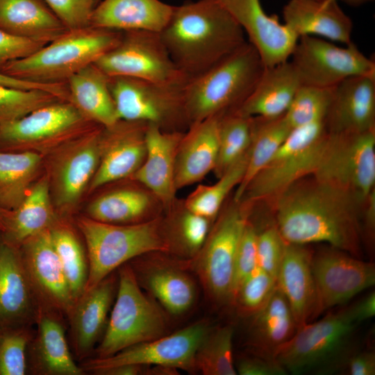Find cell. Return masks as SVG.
<instances>
[{
  "instance_id": "1",
  "label": "cell",
  "mask_w": 375,
  "mask_h": 375,
  "mask_svg": "<svg viewBox=\"0 0 375 375\" xmlns=\"http://www.w3.org/2000/svg\"><path fill=\"white\" fill-rule=\"evenodd\" d=\"M301 179L275 199L276 224L288 243L324 242L358 257V204L352 195L314 178Z\"/></svg>"
},
{
  "instance_id": "2",
  "label": "cell",
  "mask_w": 375,
  "mask_h": 375,
  "mask_svg": "<svg viewBox=\"0 0 375 375\" xmlns=\"http://www.w3.org/2000/svg\"><path fill=\"white\" fill-rule=\"evenodd\" d=\"M160 35L173 62L188 79L247 42L242 28L219 0L188 1L174 6Z\"/></svg>"
},
{
  "instance_id": "3",
  "label": "cell",
  "mask_w": 375,
  "mask_h": 375,
  "mask_svg": "<svg viewBox=\"0 0 375 375\" xmlns=\"http://www.w3.org/2000/svg\"><path fill=\"white\" fill-rule=\"evenodd\" d=\"M358 323L350 306L326 314L297 328L273 357L292 374L341 372L357 351Z\"/></svg>"
},
{
  "instance_id": "4",
  "label": "cell",
  "mask_w": 375,
  "mask_h": 375,
  "mask_svg": "<svg viewBox=\"0 0 375 375\" xmlns=\"http://www.w3.org/2000/svg\"><path fill=\"white\" fill-rule=\"evenodd\" d=\"M264 65L247 42L183 87L190 125L238 108L258 83Z\"/></svg>"
},
{
  "instance_id": "5",
  "label": "cell",
  "mask_w": 375,
  "mask_h": 375,
  "mask_svg": "<svg viewBox=\"0 0 375 375\" xmlns=\"http://www.w3.org/2000/svg\"><path fill=\"white\" fill-rule=\"evenodd\" d=\"M122 32L88 26L68 30L33 54L8 62L0 72L40 83H62L94 63L120 41Z\"/></svg>"
},
{
  "instance_id": "6",
  "label": "cell",
  "mask_w": 375,
  "mask_h": 375,
  "mask_svg": "<svg viewBox=\"0 0 375 375\" xmlns=\"http://www.w3.org/2000/svg\"><path fill=\"white\" fill-rule=\"evenodd\" d=\"M76 224L85 242L89 264L84 291L138 256L169 252L162 216L135 224H108L83 217Z\"/></svg>"
},
{
  "instance_id": "7",
  "label": "cell",
  "mask_w": 375,
  "mask_h": 375,
  "mask_svg": "<svg viewBox=\"0 0 375 375\" xmlns=\"http://www.w3.org/2000/svg\"><path fill=\"white\" fill-rule=\"evenodd\" d=\"M117 270L115 301L102 338L94 350L96 358L108 357L128 347L160 338L167 329L161 308L143 292L129 263Z\"/></svg>"
},
{
  "instance_id": "8",
  "label": "cell",
  "mask_w": 375,
  "mask_h": 375,
  "mask_svg": "<svg viewBox=\"0 0 375 375\" xmlns=\"http://www.w3.org/2000/svg\"><path fill=\"white\" fill-rule=\"evenodd\" d=\"M324 121L293 128L268 163L247 186L239 202L275 199L298 181L313 174L324 150Z\"/></svg>"
},
{
  "instance_id": "9",
  "label": "cell",
  "mask_w": 375,
  "mask_h": 375,
  "mask_svg": "<svg viewBox=\"0 0 375 375\" xmlns=\"http://www.w3.org/2000/svg\"><path fill=\"white\" fill-rule=\"evenodd\" d=\"M249 205L233 200L220 210L197 254L183 266L191 269L213 301L230 303L234 262L244 229L249 221Z\"/></svg>"
},
{
  "instance_id": "10",
  "label": "cell",
  "mask_w": 375,
  "mask_h": 375,
  "mask_svg": "<svg viewBox=\"0 0 375 375\" xmlns=\"http://www.w3.org/2000/svg\"><path fill=\"white\" fill-rule=\"evenodd\" d=\"M312 176L365 203L375 185V128L362 133L327 131Z\"/></svg>"
},
{
  "instance_id": "11",
  "label": "cell",
  "mask_w": 375,
  "mask_h": 375,
  "mask_svg": "<svg viewBox=\"0 0 375 375\" xmlns=\"http://www.w3.org/2000/svg\"><path fill=\"white\" fill-rule=\"evenodd\" d=\"M185 84L109 77L119 120L141 122L167 131L185 132L190 126L185 108Z\"/></svg>"
},
{
  "instance_id": "12",
  "label": "cell",
  "mask_w": 375,
  "mask_h": 375,
  "mask_svg": "<svg viewBox=\"0 0 375 375\" xmlns=\"http://www.w3.org/2000/svg\"><path fill=\"white\" fill-rule=\"evenodd\" d=\"M97 126L70 101L59 100L22 117L0 124V150H42L67 143Z\"/></svg>"
},
{
  "instance_id": "13",
  "label": "cell",
  "mask_w": 375,
  "mask_h": 375,
  "mask_svg": "<svg viewBox=\"0 0 375 375\" xmlns=\"http://www.w3.org/2000/svg\"><path fill=\"white\" fill-rule=\"evenodd\" d=\"M108 77L126 76L169 84H185L160 33L123 31L119 43L95 62Z\"/></svg>"
},
{
  "instance_id": "14",
  "label": "cell",
  "mask_w": 375,
  "mask_h": 375,
  "mask_svg": "<svg viewBox=\"0 0 375 375\" xmlns=\"http://www.w3.org/2000/svg\"><path fill=\"white\" fill-rule=\"evenodd\" d=\"M289 60L302 85L333 88L346 78L375 75V62L351 42L340 47L310 35L299 37Z\"/></svg>"
},
{
  "instance_id": "15",
  "label": "cell",
  "mask_w": 375,
  "mask_h": 375,
  "mask_svg": "<svg viewBox=\"0 0 375 375\" xmlns=\"http://www.w3.org/2000/svg\"><path fill=\"white\" fill-rule=\"evenodd\" d=\"M209 331L203 322H198L170 335L128 347L108 357H90L79 366L85 373L92 374L126 364L164 365L195 372V353Z\"/></svg>"
},
{
  "instance_id": "16",
  "label": "cell",
  "mask_w": 375,
  "mask_h": 375,
  "mask_svg": "<svg viewBox=\"0 0 375 375\" xmlns=\"http://www.w3.org/2000/svg\"><path fill=\"white\" fill-rule=\"evenodd\" d=\"M311 267L316 290L313 320L375 283L374 263L331 247L312 253Z\"/></svg>"
},
{
  "instance_id": "17",
  "label": "cell",
  "mask_w": 375,
  "mask_h": 375,
  "mask_svg": "<svg viewBox=\"0 0 375 375\" xmlns=\"http://www.w3.org/2000/svg\"><path fill=\"white\" fill-rule=\"evenodd\" d=\"M19 249L39 310L55 311L66 318L75 301L49 228L25 240Z\"/></svg>"
},
{
  "instance_id": "18",
  "label": "cell",
  "mask_w": 375,
  "mask_h": 375,
  "mask_svg": "<svg viewBox=\"0 0 375 375\" xmlns=\"http://www.w3.org/2000/svg\"><path fill=\"white\" fill-rule=\"evenodd\" d=\"M240 26L264 67L290 59L299 38L275 15H268L260 0H219Z\"/></svg>"
},
{
  "instance_id": "19",
  "label": "cell",
  "mask_w": 375,
  "mask_h": 375,
  "mask_svg": "<svg viewBox=\"0 0 375 375\" xmlns=\"http://www.w3.org/2000/svg\"><path fill=\"white\" fill-rule=\"evenodd\" d=\"M147 125L141 122L119 120L110 127L103 128L100 160L90 182V191L131 177L138 170L147 154Z\"/></svg>"
},
{
  "instance_id": "20",
  "label": "cell",
  "mask_w": 375,
  "mask_h": 375,
  "mask_svg": "<svg viewBox=\"0 0 375 375\" xmlns=\"http://www.w3.org/2000/svg\"><path fill=\"white\" fill-rule=\"evenodd\" d=\"M153 253V252H152ZM150 253L128 262L142 288L172 315L188 311L196 299L194 281L182 260L174 261Z\"/></svg>"
},
{
  "instance_id": "21",
  "label": "cell",
  "mask_w": 375,
  "mask_h": 375,
  "mask_svg": "<svg viewBox=\"0 0 375 375\" xmlns=\"http://www.w3.org/2000/svg\"><path fill=\"white\" fill-rule=\"evenodd\" d=\"M115 272L84 291L66 316L72 352L78 362L91 357L104 333L117 289L118 275Z\"/></svg>"
},
{
  "instance_id": "22",
  "label": "cell",
  "mask_w": 375,
  "mask_h": 375,
  "mask_svg": "<svg viewBox=\"0 0 375 375\" xmlns=\"http://www.w3.org/2000/svg\"><path fill=\"white\" fill-rule=\"evenodd\" d=\"M103 128L97 126L67 142V148L58 159L53 174L54 191L58 206L62 209L69 208L78 200L97 171Z\"/></svg>"
},
{
  "instance_id": "23",
  "label": "cell",
  "mask_w": 375,
  "mask_h": 375,
  "mask_svg": "<svg viewBox=\"0 0 375 375\" xmlns=\"http://www.w3.org/2000/svg\"><path fill=\"white\" fill-rule=\"evenodd\" d=\"M65 317L39 310L36 329L27 350L28 374L83 375L71 353L66 336Z\"/></svg>"
},
{
  "instance_id": "24",
  "label": "cell",
  "mask_w": 375,
  "mask_h": 375,
  "mask_svg": "<svg viewBox=\"0 0 375 375\" xmlns=\"http://www.w3.org/2000/svg\"><path fill=\"white\" fill-rule=\"evenodd\" d=\"M183 133L164 131L148 124L145 132L146 157L142 165L131 176L156 195L165 212L176 201V158Z\"/></svg>"
},
{
  "instance_id": "25",
  "label": "cell",
  "mask_w": 375,
  "mask_h": 375,
  "mask_svg": "<svg viewBox=\"0 0 375 375\" xmlns=\"http://www.w3.org/2000/svg\"><path fill=\"white\" fill-rule=\"evenodd\" d=\"M324 123L331 133L374 129L375 75L349 77L335 85Z\"/></svg>"
},
{
  "instance_id": "26",
  "label": "cell",
  "mask_w": 375,
  "mask_h": 375,
  "mask_svg": "<svg viewBox=\"0 0 375 375\" xmlns=\"http://www.w3.org/2000/svg\"><path fill=\"white\" fill-rule=\"evenodd\" d=\"M38 310L19 247L0 239V328L34 326Z\"/></svg>"
},
{
  "instance_id": "27",
  "label": "cell",
  "mask_w": 375,
  "mask_h": 375,
  "mask_svg": "<svg viewBox=\"0 0 375 375\" xmlns=\"http://www.w3.org/2000/svg\"><path fill=\"white\" fill-rule=\"evenodd\" d=\"M282 15L298 38L315 36L344 45L352 42L353 22L338 0H289Z\"/></svg>"
},
{
  "instance_id": "28",
  "label": "cell",
  "mask_w": 375,
  "mask_h": 375,
  "mask_svg": "<svg viewBox=\"0 0 375 375\" xmlns=\"http://www.w3.org/2000/svg\"><path fill=\"white\" fill-rule=\"evenodd\" d=\"M218 116L192 123L184 132L176 158L177 190L201 181L214 170L219 148Z\"/></svg>"
},
{
  "instance_id": "29",
  "label": "cell",
  "mask_w": 375,
  "mask_h": 375,
  "mask_svg": "<svg viewBox=\"0 0 375 375\" xmlns=\"http://www.w3.org/2000/svg\"><path fill=\"white\" fill-rule=\"evenodd\" d=\"M312 256L306 245L286 242L276 276V285L286 298L298 328L313 320L316 290Z\"/></svg>"
},
{
  "instance_id": "30",
  "label": "cell",
  "mask_w": 375,
  "mask_h": 375,
  "mask_svg": "<svg viewBox=\"0 0 375 375\" xmlns=\"http://www.w3.org/2000/svg\"><path fill=\"white\" fill-rule=\"evenodd\" d=\"M174 9V6L160 0H102L93 10L90 26L121 32L160 33Z\"/></svg>"
},
{
  "instance_id": "31",
  "label": "cell",
  "mask_w": 375,
  "mask_h": 375,
  "mask_svg": "<svg viewBox=\"0 0 375 375\" xmlns=\"http://www.w3.org/2000/svg\"><path fill=\"white\" fill-rule=\"evenodd\" d=\"M301 85L289 60L265 67L253 91L234 110L247 117L274 118L281 116L285 113Z\"/></svg>"
},
{
  "instance_id": "32",
  "label": "cell",
  "mask_w": 375,
  "mask_h": 375,
  "mask_svg": "<svg viewBox=\"0 0 375 375\" xmlns=\"http://www.w3.org/2000/svg\"><path fill=\"white\" fill-rule=\"evenodd\" d=\"M165 212L160 200L139 183L109 191L96 199L88 206V217L113 224H135L149 222Z\"/></svg>"
},
{
  "instance_id": "33",
  "label": "cell",
  "mask_w": 375,
  "mask_h": 375,
  "mask_svg": "<svg viewBox=\"0 0 375 375\" xmlns=\"http://www.w3.org/2000/svg\"><path fill=\"white\" fill-rule=\"evenodd\" d=\"M0 29L44 44L68 31L44 0H0Z\"/></svg>"
},
{
  "instance_id": "34",
  "label": "cell",
  "mask_w": 375,
  "mask_h": 375,
  "mask_svg": "<svg viewBox=\"0 0 375 375\" xmlns=\"http://www.w3.org/2000/svg\"><path fill=\"white\" fill-rule=\"evenodd\" d=\"M70 102L90 122L110 127L119 119L109 86V77L94 63L67 81Z\"/></svg>"
},
{
  "instance_id": "35",
  "label": "cell",
  "mask_w": 375,
  "mask_h": 375,
  "mask_svg": "<svg viewBox=\"0 0 375 375\" xmlns=\"http://www.w3.org/2000/svg\"><path fill=\"white\" fill-rule=\"evenodd\" d=\"M58 219L51 206L47 178L31 185L24 199L8 211L0 239L19 247L27 239L51 228Z\"/></svg>"
},
{
  "instance_id": "36",
  "label": "cell",
  "mask_w": 375,
  "mask_h": 375,
  "mask_svg": "<svg viewBox=\"0 0 375 375\" xmlns=\"http://www.w3.org/2000/svg\"><path fill=\"white\" fill-rule=\"evenodd\" d=\"M251 317V345L257 354L262 356L273 357L298 328L289 303L277 285L267 303Z\"/></svg>"
},
{
  "instance_id": "37",
  "label": "cell",
  "mask_w": 375,
  "mask_h": 375,
  "mask_svg": "<svg viewBox=\"0 0 375 375\" xmlns=\"http://www.w3.org/2000/svg\"><path fill=\"white\" fill-rule=\"evenodd\" d=\"M251 142L244 176L233 200L239 202L250 181L268 163L291 131L284 115L274 117H251Z\"/></svg>"
},
{
  "instance_id": "38",
  "label": "cell",
  "mask_w": 375,
  "mask_h": 375,
  "mask_svg": "<svg viewBox=\"0 0 375 375\" xmlns=\"http://www.w3.org/2000/svg\"><path fill=\"white\" fill-rule=\"evenodd\" d=\"M36 151L0 150V208L12 211L26 196L41 163Z\"/></svg>"
},
{
  "instance_id": "39",
  "label": "cell",
  "mask_w": 375,
  "mask_h": 375,
  "mask_svg": "<svg viewBox=\"0 0 375 375\" xmlns=\"http://www.w3.org/2000/svg\"><path fill=\"white\" fill-rule=\"evenodd\" d=\"M163 217L169 253L194 257L203 245L214 222L196 214L184 206L183 201L175 203Z\"/></svg>"
},
{
  "instance_id": "40",
  "label": "cell",
  "mask_w": 375,
  "mask_h": 375,
  "mask_svg": "<svg viewBox=\"0 0 375 375\" xmlns=\"http://www.w3.org/2000/svg\"><path fill=\"white\" fill-rule=\"evenodd\" d=\"M49 230L55 251L76 301L83 293L88 281L87 251L74 230L65 222L58 219Z\"/></svg>"
},
{
  "instance_id": "41",
  "label": "cell",
  "mask_w": 375,
  "mask_h": 375,
  "mask_svg": "<svg viewBox=\"0 0 375 375\" xmlns=\"http://www.w3.org/2000/svg\"><path fill=\"white\" fill-rule=\"evenodd\" d=\"M219 148L215 167L217 178L249 151L251 142V117L235 110L218 116Z\"/></svg>"
},
{
  "instance_id": "42",
  "label": "cell",
  "mask_w": 375,
  "mask_h": 375,
  "mask_svg": "<svg viewBox=\"0 0 375 375\" xmlns=\"http://www.w3.org/2000/svg\"><path fill=\"white\" fill-rule=\"evenodd\" d=\"M248 152L220 176L215 183L198 185L183 201L185 208L214 222L228 195L240 185L244 176Z\"/></svg>"
},
{
  "instance_id": "43",
  "label": "cell",
  "mask_w": 375,
  "mask_h": 375,
  "mask_svg": "<svg viewBox=\"0 0 375 375\" xmlns=\"http://www.w3.org/2000/svg\"><path fill=\"white\" fill-rule=\"evenodd\" d=\"M233 328L224 326L208 333L194 356L195 372L203 375H235Z\"/></svg>"
},
{
  "instance_id": "44",
  "label": "cell",
  "mask_w": 375,
  "mask_h": 375,
  "mask_svg": "<svg viewBox=\"0 0 375 375\" xmlns=\"http://www.w3.org/2000/svg\"><path fill=\"white\" fill-rule=\"evenodd\" d=\"M333 89L301 85L284 114L291 128L324 121Z\"/></svg>"
},
{
  "instance_id": "45",
  "label": "cell",
  "mask_w": 375,
  "mask_h": 375,
  "mask_svg": "<svg viewBox=\"0 0 375 375\" xmlns=\"http://www.w3.org/2000/svg\"><path fill=\"white\" fill-rule=\"evenodd\" d=\"M31 326L0 328V375L28 374L27 350Z\"/></svg>"
},
{
  "instance_id": "46",
  "label": "cell",
  "mask_w": 375,
  "mask_h": 375,
  "mask_svg": "<svg viewBox=\"0 0 375 375\" xmlns=\"http://www.w3.org/2000/svg\"><path fill=\"white\" fill-rule=\"evenodd\" d=\"M59 100L62 99L47 91L25 90L0 85V124L19 119Z\"/></svg>"
},
{
  "instance_id": "47",
  "label": "cell",
  "mask_w": 375,
  "mask_h": 375,
  "mask_svg": "<svg viewBox=\"0 0 375 375\" xmlns=\"http://www.w3.org/2000/svg\"><path fill=\"white\" fill-rule=\"evenodd\" d=\"M276 288V279L258 267L239 287L233 304L240 314L251 317L267 303Z\"/></svg>"
},
{
  "instance_id": "48",
  "label": "cell",
  "mask_w": 375,
  "mask_h": 375,
  "mask_svg": "<svg viewBox=\"0 0 375 375\" xmlns=\"http://www.w3.org/2000/svg\"><path fill=\"white\" fill-rule=\"evenodd\" d=\"M257 234L256 228L249 220L241 237L234 262L230 301L232 304L239 287L258 267Z\"/></svg>"
},
{
  "instance_id": "49",
  "label": "cell",
  "mask_w": 375,
  "mask_h": 375,
  "mask_svg": "<svg viewBox=\"0 0 375 375\" xmlns=\"http://www.w3.org/2000/svg\"><path fill=\"white\" fill-rule=\"evenodd\" d=\"M286 242L276 226L267 227L257 234L258 267L276 279Z\"/></svg>"
},
{
  "instance_id": "50",
  "label": "cell",
  "mask_w": 375,
  "mask_h": 375,
  "mask_svg": "<svg viewBox=\"0 0 375 375\" xmlns=\"http://www.w3.org/2000/svg\"><path fill=\"white\" fill-rule=\"evenodd\" d=\"M67 30L90 26L97 0H44Z\"/></svg>"
},
{
  "instance_id": "51",
  "label": "cell",
  "mask_w": 375,
  "mask_h": 375,
  "mask_svg": "<svg viewBox=\"0 0 375 375\" xmlns=\"http://www.w3.org/2000/svg\"><path fill=\"white\" fill-rule=\"evenodd\" d=\"M44 45L0 29V67L8 62L26 58Z\"/></svg>"
},
{
  "instance_id": "52",
  "label": "cell",
  "mask_w": 375,
  "mask_h": 375,
  "mask_svg": "<svg viewBox=\"0 0 375 375\" xmlns=\"http://www.w3.org/2000/svg\"><path fill=\"white\" fill-rule=\"evenodd\" d=\"M240 375H285L284 367L274 358L257 354L240 358L236 365Z\"/></svg>"
},
{
  "instance_id": "53",
  "label": "cell",
  "mask_w": 375,
  "mask_h": 375,
  "mask_svg": "<svg viewBox=\"0 0 375 375\" xmlns=\"http://www.w3.org/2000/svg\"><path fill=\"white\" fill-rule=\"evenodd\" d=\"M0 85L25 90H40L55 94L60 99H65L67 94L65 83H40L7 76L0 72Z\"/></svg>"
},
{
  "instance_id": "54",
  "label": "cell",
  "mask_w": 375,
  "mask_h": 375,
  "mask_svg": "<svg viewBox=\"0 0 375 375\" xmlns=\"http://www.w3.org/2000/svg\"><path fill=\"white\" fill-rule=\"evenodd\" d=\"M341 372L350 375H374L375 353L372 351H356Z\"/></svg>"
},
{
  "instance_id": "55",
  "label": "cell",
  "mask_w": 375,
  "mask_h": 375,
  "mask_svg": "<svg viewBox=\"0 0 375 375\" xmlns=\"http://www.w3.org/2000/svg\"><path fill=\"white\" fill-rule=\"evenodd\" d=\"M353 318L360 324L375 315V292H371L360 301L350 306Z\"/></svg>"
},
{
  "instance_id": "56",
  "label": "cell",
  "mask_w": 375,
  "mask_h": 375,
  "mask_svg": "<svg viewBox=\"0 0 375 375\" xmlns=\"http://www.w3.org/2000/svg\"><path fill=\"white\" fill-rule=\"evenodd\" d=\"M147 365L126 364L120 365L97 371L94 375H139L145 374Z\"/></svg>"
},
{
  "instance_id": "57",
  "label": "cell",
  "mask_w": 375,
  "mask_h": 375,
  "mask_svg": "<svg viewBox=\"0 0 375 375\" xmlns=\"http://www.w3.org/2000/svg\"><path fill=\"white\" fill-rule=\"evenodd\" d=\"M365 203L366 211L365 216V233L370 242H372L375 228V192L373 190L367 197Z\"/></svg>"
},
{
  "instance_id": "58",
  "label": "cell",
  "mask_w": 375,
  "mask_h": 375,
  "mask_svg": "<svg viewBox=\"0 0 375 375\" xmlns=\"http://www.w3.org/2000/svg\"><path fill=\"white\" fill-rule=\"evenodd\" d=\"M177 368L164 365H147L145 374L147 375H176L179 374Z\"/></svg>"
},
{
  "instance_id": "59",
  "label": "cell",
  "mask_w": 375,
  "mask_h": 375,
  "mask_svg": "<svg viewBox=\"0 0 375 375\" xmlns=\"http://www.w3.org/2000/svg\"><path fill=\"white\" fill-rule=\"evenodd\" d=\"M8 212V211L0 208V236L4 228L6 218Z\"/></svg>"
},
{
  "instance_id": "60",
  "label": "cell",
  "mask_w": 375,
  "mask_h": 375,
  "mask_svg": "<svg viewBox=\"0 0 375 375\" xmlns=\"http://www.w3.org/2000/svg\"><path fill=\"white\" fill-rule=\"evenodd\" d=\"M348 5L353 6H359L362 4L367 3L373 0H342Z\"/></svg>"
},
{
  "instance_id": "61",
  "label": "cell",
  "mask_w": 375,
  "mask_h": 375,
  "mask_svg": "<svg viewBox=\"0 0 375 375\" xmlns=\"http://www.w3.org/2000/svg\"><path fill=\"white\" fill-rule=\"evenodd\" d=\"M97 1H98V2H99L101 0H97Z\"/></svg>"
}]
</instances>
